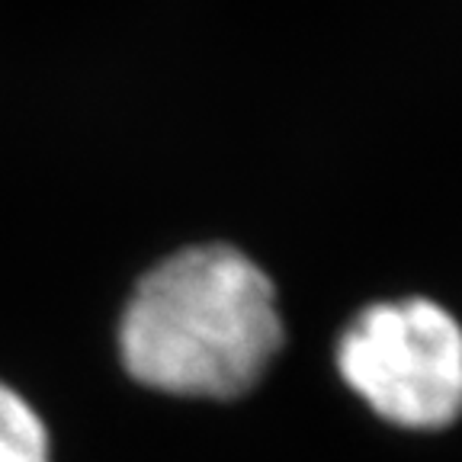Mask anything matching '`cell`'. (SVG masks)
Masks as SVG:
<instances>
[{
  "instance_id": "1",
  "label": "cell",
  "mask_w": 462,
  "mask_h": 462,
  "mask_svg": "<svg viewBox=\"0 0 462 462\" xmlns=\"http://www.w3.org/2000/svg\"><path fill=\"white\" fill-rule=\"evenodd\" d=\"M276 286L231 245H193L154 263L116 328L125 373L173 398L231 402L263 379L282 350Z\"/></svg>"
},
{
  "instance_id": "2",
  "label": "cell",
  "mask_w": 462,
  "mask_h": 462,
  "mask_svg": "<svg viewBox=\"0 0 462 462\" xmlns=\"http://www.w3.org/2000/svg\"><path fill=\"white\" fill-rule=\"evenodd\" d=\"M334 363L369 411L402 430H443L462 418V325L430 299L356 311Z\"/></svg>"
},
{
  "instance_id": "3",
  "label": "cell",
  "mask_w": 462,
  "mask_h": 462,
  "mask_svg": "<svg viewBox=\"0 0 462 462\" xmlns=\"http://www.w3.org/2000/svg\"><path fill=\"white\" fill-rule=\"evenodd\" d=\"M0 462H51L49 427L7 383H0Z\"/></svg>"
}]
</instances>
